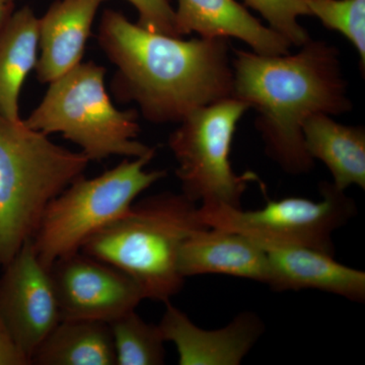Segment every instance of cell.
I'll list each match as a JSON object with an SVG mask.
<instances>
[{
  "label": "cell",
  "mask_w": 365,
  "mask_h": 365,
  "mask_svg": "<svg viewBox=\"0 0 365 365\" xmlns=\"http://www.w3.org/2000/svg\"><path fill=\"white\" fill-rule=\"evenodd\" d=\"M98 42L117 67L113 93L134 102L153 123H180L190 113L232 98L228 39H192L153 33L106 9Z\"/></svg>",
  "instance_id": "obj_1"
},
{
  "label": "cell",
  "mask_w": 365,
  "mask_h": 365,
  "mask_svg": "<svg viewBox=\"0 0 365 365\" xmlns=\"http://www.w3.org/2000/svg\"><path fill=\"white\" fill-rule=\"evenodd\" d=\"M302 47L294 55L273 56L235 50L232 60V98L255 109L266 155L294 176L314 167L304 146V122L352 110L338 50L321 41Z\"/></svg>",
  "instance_id": "obj_2"
},
{
  "label": "cell",
  "mask_w": 365,
  "mask_h": 365,
  "mask_svg": "<svg viewBox=\"0 0 365 365\" xmlns=\"http://www.w3.org/2000/svg\"><path fill=\"white\" fill-rule=\"evenodd\" d=\"M203 222L198 204L182 193L163 192L132 205L130 211L86 241L81 252L123 271L144 299L167 302L186 278L180 272L182 244Z\"/></svg>",
  "instance_id": "obj_3"
},
{
  "label": "cell",
  "mask_w": 365,
  "mask_h": 365,
  "mask_svg": "<svg viewBox=\"0 0 365 365\" xmlns=\"http://www.w3.org/2000/svg\"><path fill=\"white\" fill-rule=\"evenodd\" d=\"M88 163L81 151L0 115V270L33 239L48 204L85 176Z\"/></svg>",
  "instance_id": "obj_4"
},
{
  "label": "cell",
  "mask_w": 365,
  "mask_h": 365,
  "mask_svg": "<svg viewBox=\"0 0 365 365\" xmlns=\"http://www.w3.org/2000/svg\"><path fill=\"white\" fill-rule=\"evenodd\" d=\"M106 69L79 63L50 83L42 102L25 120L45 135L60 133L91 160L140 158L155 148L139 143L138 113L119 111L105 88Z\"/></svg>",
  "instance_id": "obj_5"
},
{
  "label": "cell",
  "mask_w": 365,
  "mask_h": 365,
  "mask_svg": "<svg viewBox=\"0 0 365 365\" xmlns=\"http://www.w3.org/2000/svg\"><path fill=\"white\" fill-rule=\"evenodd\" d=\"M155 155L127 158L93 179L78 178L48 204L32 239L46 267L81 251L90 237L126 215L137 197L167 176L165 170H145Z\"/></svg>",
  "instance_id": "obj_6"
},
{
  "label": "cell",
  "mask_w": 365,
  "mask_h": 365,
  "mask_svg": "<svg viewBox=\"0 0 365 365\" xmlns=\"http://www.w3.org/2000/svg\"><path fill=\"white\" fill-rule=\"evenodd\" d=\"M250 109L228 98L199 108L180 122L169 145L178 163L182 193L202 208H242V199L258 175H237L230 157L237 125Z\"/></svg>",
  "instance_id": "obj_7"
},
{
  "label": "cell",
  "mask_w": 365,
  "mask_h": 365,
  "mask_svg": "<svg viewBox=\"0 0 365 365\" xmlns=\"http://www.w3.org/2000/svg\"><path fill=\"white\" fill-rule=\"evenodd\" d=\"M319 201L300 197L266 198V205L258 210L198 205L199 212L207 227L246 235L260 246L304 247L335 256L334 232L356 215L357 206L332 182H319Z\"/></svg>",
  "instance_id": "obj_8"
},
{
  "label": "cell",
  "mask_w": 365,
  "mask_h": 365,
  "mask_svg": "<svg viewBox=\"0 0 365 365\" xmlns=\"http://www.w3.org/2000/svg\"><path fill=\"white\" fill-rule=\"evenodd\" d=\"M60 317L112 323L135 311L144 294L123 271L78 251L50 267Z\"/></svg>",
  "instance_id": "obj_9"
},
{
  "label": "cell",
  "mask_w": 365,
  "mask_h": 365,
  "mask_svg": "<svg viewBox=\"0 0 365 365\" xmlns=\"http://www.w3.org/2000/svg\"><path fill=\"white\" fill-rule=\"evenodd\" d=\"M1 271L0 314L32 364L34 353L61 321L50 269L30 240Z\"/></svg>",
  "instance_id": "obj_10"
},
{
  "label": "cell",
  "mask_w": 365,
  "mask_h": 365,
  "mask_svg": "<svg viewBox=\"0 0 365 365\" xmlns=\"http://www.w3.org/2000/svg\"><path fill=\"white\" fill-rule=\"evenodd\" d=\"M158 327L165 342L176 346L180 365H240L265 331L253 312L237 314L225 328L205 330L170 302Z\"/></svg>",
  "instance_id": "obj_11"
},
{
  "label": "cell",
  "mask_w": 365,
  "mask_h": 365,
  "mask_svg": "<svg viewBox=\"0 0 365 365\" xmlns=\"http://www.w3.org/2000/svg\"><path fill=\"white\" fill-rule=\"evenodd\" d=\"M260 246V245H259ZM268 287L275 292L314 289L364 302L365 272L339 263L331 255L304 247L266 245Z\"/></svg>",
  "instance_id": "obj_12"
},
{
  "label": "cell",
  "mask_w": 365,
  "mask_h": 365,
  "mask_svg": "<svg viewBox=\"0 0 365 365\" xmlns=\"http://www.w3.org/2000/svg\"><path fill=\"white\" fill-rule=\"evenodd\" d=\"M178 37L198 33L201 38H235L261 55L289 54V42L265 26L235 0H178Z\"/></svg>",
  "instance_id": "obj_13"
},
{
  "label": "cell",
  "mask_w": 365,
  "mask_h": 365,
  "mask_svg": "<svg viewBox=\"0 0 365 365\" xmlns=\"http://www.w3.org/2000/svg\"><path fill=\"white\" fill-rule=\"evenodd\" d=\"M179 268L185 278L218 274L270 282L265 250L246 235L222 228L204 227L190 235L180 252Z\"/></svg>",
  "instance_id": "obj_14"
},
{
  "label": "cell",
  "mask_w": 365,
  "mask_h": 365,
  "mask_svg": "<svg viewBox=\"0 0 365 365\" xmlns=\"http://www.w3.org/2000/svg\"><path fill=\"white\" fill-rule=\"evenodd\" d=\"M107 0H57L39 20L38 79L50 83L81 63L98 9Z\"/></svg>",
  "instance_id": "obj_15"
},
{
  "label": "cell",
  "mask_w": 365,
  "mask_h": 365,
  "mask_svg": "<svg viewBox=\"0 0 365 365\" xmlns=\"http://www.w3.org/2000/svg\"><path fill=\"white\" fill-rule=\"evenodd\" d=\"M309 157L330 170L333 185L346 191L350 186L365 189V130L334 121L330 115L317 114L302 127Z\"/></svg>",
  "instance_id": "obj_16"
},
{
  "label": "cell",
  "mask_w": 365,
  "mask_h": 365,
  "mask_svg": "<svg viewBox=\"0 0 365 365\" xmlns=\"http://www.w3.org/2000/svg\"><path fill=\"white\" fill-rule=\"evenodd\" d=\"M39 19L21 7L0 26V115L21 120L20 95L26 76L37 64Z\"/></svg>",
  "instance_id": "obj_17"
},
{
  "label": "cell",
  "mask_w": 365,
  "mask_h": 365,
  "mask_svg": "<svg viewBox=\"0 0 365 365\" xmlns=\"http://www.w3.org/2000/svg\"><path fill=\"white\" fill-rule=\"evenodd\" d=\"M32 364H116L111 326L100 321L62 319L34 353Z\"/></svg>",
  "instance_id": "obj_18"
},
{
  "label": "cell",
  "mask_w": 365,
  "mask_h": 365,
  "mask_svg": "<svg viewBox=\"0 0 365 365\" xmlns=\"http://www.w3.org/2000/svg\"><path fill=\"white\" fill-rule=\"evenodd\" d=\"M111 326L117 365H160L165 361V340L158 325L144 321L135 311Z\"/></svg>",
  "instance_id": "obj_19"
},
{
  "label": "cell",
  "mask_w": 365,
  "mask_h": 365,
  "mask_svg": "<svg viewBox=\"0 0 365 365\" xmlns=\"http://www.w3.org/2000/svg\"><path fill=\"white\" fill-rule=\"evenodd\" d=\"M309 16L324 26L344 36L359 52L365 66V0H306Z\"/></svg>",
  "instance_id": "obj_20"
},
{
  "label": "cell",
  "mask_w": 365,
  "mask_h": 365,
  "mask_svg": "<svg viewBox=\"0 0 365 365\" xmlns=\"http://www.w3.org/2000/svg\"><path fill=\"white\" fill-rule=\"evenodd\" d=\"M245 4L258 11L269 26L282 35L292 45L302 47L311 40L306 29L299 23L302 16H309L306 0H244Z\"/></svg>",
  "instance_id": "obj_21"
},
{
  "label": "cell",
  "mask_w": 365,
  "mask_h": 365,
  "mask_svg": "<svg viewBox=\"0 0 365 365\" xmlns=\"http://www.w3.org/2000/svg\"><path fill=\"white\" fill-rule=\"evenodd\" d=\"M138 13V24L145 30L179 38L176 31L175 11L169 0H127Z\"/></svg>",
  "instance_id": "obj_22"
},
{
  "label": "cell",
  "mask_w": 365,
  "mask_h": 365,
  "mask_svg": "<svg viewBox=\"0 0 365 365\" xmlns=\"http://www.w3.org/2000/svg\"><path fill=\"white\" fill-rule=\"evenodd\" d=\"M31 360L14 341L0 314V365H31Z\"/></svg>",
  "instance_id": "obj_23"
},
{
  "label": "cell",
  "mask_w": 365,
  "mask_h": 365,
  "mask_svg": "<svg viewBox=\"0 0 365 365\" xmlns=\"http://www.w3.org/2000/svg\"><path fill=\"white\" fill-rule=\"evenodd\" d=\"M14 1L0 0V26L6 21V19L13 14Z\"/></svg>",
  "instance_id": "obj_24"
},
{
  "label": "cell",
  "mask_w": 365,
  "mask_h": 365,
  "mask_svg": "<svg viewBox=\"0 0 365 365\" xmlns=\"http://www.w3.org/2000/svg\"><path fill=\"white\" fill-rule=\"evenodd\" d=\"M6 1H14V0H6Z\"/></svg>",
  "instance_id": "obj_25"
}]
</instances>
